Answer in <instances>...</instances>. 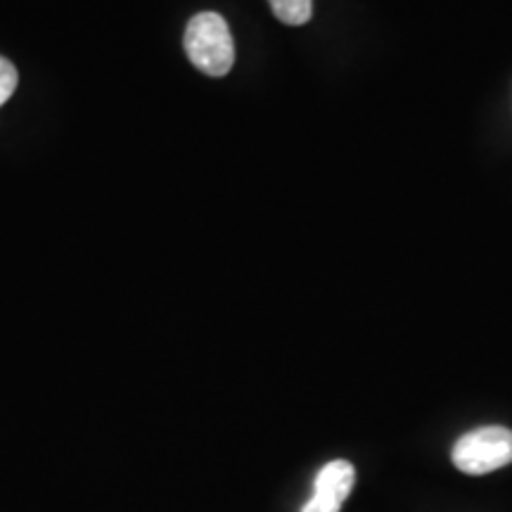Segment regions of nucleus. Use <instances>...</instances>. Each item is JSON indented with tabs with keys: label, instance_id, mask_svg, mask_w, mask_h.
Masks as SVG:
<instances>
[{
	"label": "nucleus",
	"instance_id": "nucleus-1",
	"mask_svg": "<svg viewBox=\"0 0 512 512\" xmlns=\"http://www.w3.org/2000/svg\"><path fill=\"white\" fill-rule=\"evenodd\" d=\"M185 53L207 76H226L233 69L235 46L230 29L219 12H200L185 29Z\"/></svg>",
	"mask_w": 512,
	"mask_h": 512
},
{
	"label": "nucleus",
	"instance_id": "nucleus-2",
	"mask_svg": "<svg viewBox=\"0 0 512 512\" xmlns=\"http://www.w3.org/2000/svg\"><path fill=\"white\" fill-rule=\"evenodd\" d=\"M453 465L465 475H489L512 463V430L501 425L463 434L453 446Z\"/></svg>",
	"mask_w": 512,
	"mask_h": 512
},
{
	"label": "nucleus",
	"instance_id": "nucleus-3",
	"mask_svg": "<svg viewBox=\"0 0 512 512\" xmlns=\"http://www.w3.org/2000/svg\"><path fill=\"white\" fill-rule=\"evenodd\" d=\"M356 482V470L349 460H332L318 472L311 501L302 512H339Z\"/></svg>",
	"mask_w": 512,
	"mask_h": 512
},
{
	"label": "nucleus",
	"instance_id": "nucleus-4",
	"mask_svg": "<svg viewBox=\"0 0 512 512\" xmlns=\"http://www.w3.org/2000/svg\"><path fill=\"white\" fill-rule=\"evenodd\" d=\"M273 15L287 27H302L313 15V0H268Z\"/></svg>",
	"mask_w": 512,
	"mask_h": 512
},
{
	"label": "nucleus",
	"instance_id": "nucleus-5",
	"mask_svg": "<svg viewBox=\"0 0 512 512\" xmlns=\"http://www.w3.org/2000/svg\"><path fill=\"white\" fill-rule=\"evenodd\" d=\"M17 83H19V74L15 69V64L5 57H0V107L8 102L12 95L17 91Z\"/></svg>",
	"mask_w": 512,
	"mask_h": 512
}]
</instances>
